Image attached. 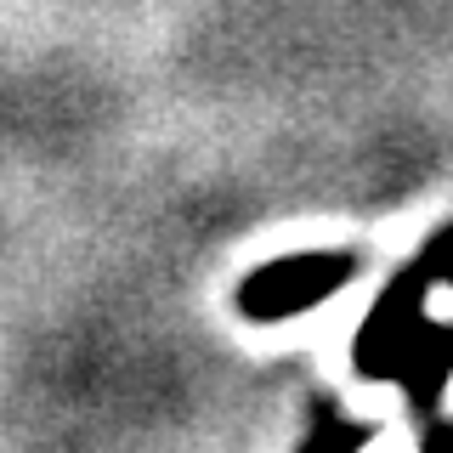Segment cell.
<instances>
[{"label":"cell","instance_id":"1","mask_svg":"<svg viewBox=\"0 0 453 453\" xmlns=\"http://www.w3.org/2000/svg\"><path fill=\"white\" fill-rule=\"evenodd\" d=\"M351 283V255H283L238 283V311L250 323H283L295 311L329 301Z\"/></svg>","mask_w":453,"mask_h":453}]
</instances>
